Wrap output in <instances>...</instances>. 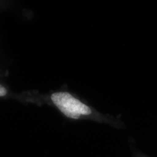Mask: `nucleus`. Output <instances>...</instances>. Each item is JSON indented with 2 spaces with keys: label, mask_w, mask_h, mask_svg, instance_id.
Returning a JSON list of instances; mask_svg holds the SVG:
<instances>
[{
  "label": "nucleus",
  "mask_w": 157,
  "mask_h": 157,
  "mask_svg": "<svg viewBox=\"0 0 157 157\" xmlns=\"http://www.w3.org/2000/svg\"><path fill=\"white\" fill-rule=\"evenodd\" d=\"M52 104L66 117L72 119H79L93 115L91 108L78 97L67 91L53 93L50 95Z\"/></svg>",
  "instance_id": "f257e3e1"
},
{
  "label": "nucleus",
  "mask_w": 157,
  "mask_h": 157,
  "mask_svg": "<svg viewBox=\"0 0 157 157\" xmlns=\"http://www.w3.org/2000/svg\"><path fill=\"white\" fill-rule=\"evenodd\" d=\"M6 94H7V90H6V89L4 86L0 85V97L4 96Z\"/></svg>",
  "instance_id": "f03ea898"
}]
</instances>
